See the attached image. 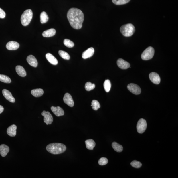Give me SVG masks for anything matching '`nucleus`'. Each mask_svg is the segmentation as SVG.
<instances>
[{"label": "nucleus", "instance_id": "17", "mask_svg": "<svg viewBox=\"0 0 178 178\" xmlns=\"http://www.w3.org/2000/svg\"><path fill=\"white\" fill-rule=\"evenodd\" d=\"M17 126L13 124L8 127L7 130V134L10 137H14L16 135Z\"/></svg>", "mask_w": 178, "mask_h": 178}, {"label": "nucleus", "instance_id": "13", "mask_svg": "<svg viewBox=\"0 0 178 178\" xmlns=\"http://www.w3.org/2000/svg\"><path fill=\"white\" fill-rule=\"evenodd\" d=\"M3 95L5 98L10 102L14 103L15 101V100L13 96L11 93L9 91L6 89H4L2 91Z\"/></svg>", "mask_w": 178, "mask_h": 178}, {"label": "nucleus", "instance_id": "1", "mask_svg": "<svg viewBox=\"0 0 178 178\" xmlns=\"http://www.w3.org/2000/svg\"><path fill=\"white\" fill-rule=\"evenodd\" d=\"M67 17L70 25L73 28L76 29L82 28L84 16L81 10L77 8H71L68 12Z\"/></svg>", "mask_w": 178, "mask_h": 178}, {"label": "nucleus", "instance_id": "31", "mask_svg": "<svg viewBox=\"0 0 178 178\" xmlns=\"http://www.w3.org/2000/svg\"><path fill=\"white\" fill-rule=\"evenodd\" d=\"M130 1V0H112V2L116 5H121L128 3Z\"/></svg>", "mask_w": 178, "mask_h": 178}, {"label": "nucleus", "instance_id": "7", "mask_svg": "<svg viewBox=\"0 0 178 178\" xmlns=\"http://www.w3.org/2000/svg\"><path fill=\"white\" fill-rule=\"evenodd\" d=\"M127 88L129 91L135 95L139 94L141 92V88L136 84L132 83L129 84Z\"/></svg>", "mask_w": 178, "mask_h": 178}, {"label": "nucleus", "instance_id": "21", "mask_svg": "<svg viewBox=\"0 0 178 178\" xmlns=\"http://www.w3.org/2000/svg\"><path fill=\"white\" fill-rule=\"evenodd\" d=\"M16 70L17 73L21 77H25L27 75L25 70L24 68L21 66H17L16 67Z\"/></svg>", "mask_w": 178, "mask_h": 178}, {"label": "nucleus", "instance_id": "10", "mask_svg": "<svg viewBox=\"0 0 178 178\" xmlns=\"http://www.w3.org/2000/svg\"><path fill=\"white\" fill-rule=\"evenodd\" d=\"M149 77L150 80L153 83L156 84H160L161 81L160 77L157 73L155 72L150 73Z\"/></svg>", "mask_w": 178, "mask_h": 178}, {"label": "nucleus", "instance_id": "32", "mask_svg": "<svg viewBox=\"0 0 178 178\" xmlns=\"http://www.w3.org/2000/svg\"><path fill=\"white\" fill-rule=\"evenodd\" d=\"M64 44L66 46L69 48H73L74 46V42L71 40L67 39H66L64 40Z\"/></svg>", "mask_w": 178, "mask_h": 178}, {"label": "nucleus", "instance_id": "25", "mask_svg": "<svg viewBox=\"0 0 178 178\" xmlns=\"http://www.w3.org/2000/svg\"><path fill=\"white\" fill-rule=\"evenodd\" d=\"M112 147L115 151L118 152H120L123 150L122 146L117 143L114 142L112 143Z\"/></svg>", "mask_w": 178, "mask_h": 178}, {"label": "nucleus", "instance_id": "8", "mask_svg": "<svg viewBox=\"0 0 178 178\" xmlns=\"http://www.w3.org/2000/svg\"><path fill=\"white\" fill-rule=\"evenodd\" d=\"M42 115L44 116V122L46 125L51 124L53 121V118L49 112L44 111L41 113Z\"/></svg>", "mask_w": 178, "mask_h": 178}, {"label": "nucleus", "instance_id": "14", "mask_svg": "<svg viewBox=\"0 0 178 178\" xmlns=\"http://www.w3.org/2000/svg\"><path fill=\"white\" fill-rule=\"evenodd\" d=\"M51 110L55 115L57 116H60L64 115V110L60 107H55L52 106L51 107Z\"/></svg>", "mask_w": 178, "mask_h": 178}, {"label": "nucleus", "instance_id": "20", "mask_svg": "<svg viewBox=\"0 0 178 178\" xmlns=\"http://www.w3.org/2000/svg\"><path fill=\"white\" fill-rule=\"evenodd\" d=\"M56 33V30L54 29H50L44 31L42 35L43 37H53Z\"/></svg>", "mask_w": 178, "mask_h": 178}, {"label": "nucleus", "instance_id": "15", "mask_svg": "<svg viewBox=\"0 0 178 178\" xmlns=\"http://www.w3.org/2000/svg\"><path fill=\"white\" fill-rule=\"evenodd\" d=\"M94 53V48L91 47L89 48L82 53V58L84 59L90 58L93 56Z\"/></svg>", "mask_w": 178, "mask_h": 178}, {"label": "nucleus", "instance_id": "4", "mask_svg": "<svg viewBox=\"0 0 178 178\" xmlns=\"http://www.w3.org/2000/svg\"><path fill=\"white\" fill-rule=\"evenodd\" d=\"M33 13L31 9L25 10L21 17V23L23 26H26L28 25L33 18Z\"/></svg>", "mask_w": 178, "mask_h": 178}, {"label": "nucleus", "instance_id": "30", "mask_svg": "<svg viewBox=\"0 0 178 178\" xmlns=\"http://www.w3.org/2000/svg\"><path fill=\"white\" fill-rule=\"evenodd\" d=\"M95 84H92L90 82H86L85 86V88L86 90L87 91H90L94 90L95 88Z\"/></svg>", "mask_w": 178, "mask_h": 178}, {"label": "nucleus", "instance_id": "23", "mask_svg": "<svg viewBox=\"0 0 178 178\" xmlns=\"http://www.w3.org/2000/svg\"><path fill=\"white\" fill-rule=\"evenodd\" d=\"M85 143H86V148L90 150H93L96 145V143L92 139L86 140L85 141Z\"/></svg>", "mask_w": 178, "mask_h": 178}, {"label": "nucleus", "instance_id": "22", "mask_svg": "<svg viewBox=\"0 0 178 178\" xmlns=\"http://www.w3.org/2000/svg\"><path fill=\"white\" fill-rule=\"evenodd\" d=\"M31 94L34 96L39 97L42 96L44 94V91L42 89L38 88L34 89L31 91Z\"/></svg>", "mask_w": 178, "mask_h": 178}, {"label": "nucleus", "instance_id": "29", "mask_svg": "<svg viewBox=\"0 0 178 178\" xmlns=\"http://www.w3.org/2000/svg\"><path fill=\"white\" fill-rule=\"evenodd\" d=\"M92 106L93 110L97 111L100 108V105L98 101L94 100L92 102Z\"/></svg>", "mask_w": 178, "mask_h": 178}, {"label": "nucleus", "instance_id": "26", "mask_svg": "<svg viewBox=\"0 0 178 178\" xmlns=\"http://www.w3.org/2000/svg\"><path fill=\"white\" fill-rule=\"evenodd\" d=\"M0 81L4 83L9 84L11 82V80L8 76L0 74Z\"/></svg>", "mask_w": 178, "mask_h": 178}, {"label": "nucleus", "instance_id": "6", "mask_svg": "<svg viewBox=\"0 0 178 178\" xmlns=\"http://www.w3.org/2000/svg\"><path fill=\"white\" fill-rule=\"evenodd\" d=\"M147 124L146 121L143 118H141L137 122V130L139 134H143L147 128Z\"/></svg>", "mask_w": 178, "mask_h": 178}, {"label": "nucleus", "instance_id": "16", "mask_svg": "<svg viewBox=\"0 0 178 178\" xmlns=\"http://www.w3.org/2000/svg\"><path fill=\"white\" fill-rule=\"evenodd\" d=\"M27 62L31 66L34 67H37L38 65V62L37 59L33 55H29L27 57Z\"/></svg>", "mask_w": 178, "mask_h": 178}, {"label": "nucleus", "instance_id": "18", "mask_svg": "<svg viewBox=\"0 0 178 178\" xmlns=\"http://www.w3.org/2000/svg\"><path fill=\"white\" fill-rule=\"evenodd\" d=\"M9 151V148L7 145L3 144L0 146V154L3 157L7 155Z\"/></svg>", "mask_w": 178, "mask_h": 178}, {"label": "nucleus", "instance_id": "3", "mask_svg": "<svg viewBox=\"0 0 178 178\" xmlns=\"http://www.w3.org/2000/svg\"><path fill=\"white\" fill-rule=\"evenodd\" d=\"M120 32L125 37H129L132 36L135 31V27L133 25L128 24L123 25L120 28Z\"/></svg>", "mask_w": 178, "mask_h": 178}, {"label": "nucleus", "instance_id": "36", "mask_svg": "<svg viewBox=\"0 0 178 178\" xmlns=\"http://www.w3.org/2000/svg\"><path fill=\"white\" fill-rule=\"evenodd\" d=\"M4 108L3 106L0 105V114L3 113L4 111Z\"/></svg>", "mask_w": 178, "mask_h": 178}, {"label": "nucleus", "instance_id": "28", "mask_svg": "<svg viewBox=\"0 0 178 178\" xmlns=\"http://www.w3.org/2000/svg\"><path fill=\"white\" fill-rule=\"evenodd\" d=\"M103 86L106 92H109L111 88V83L110 80H106L104 82Z\"/></svg>", "mask_w": 178, "mask_h": 178}, {"label": "nucleus", "instance_id": "27", "mask_svg": "<svg viewBox=\"0 0 178 178\" xmlns=\"http://www.w3.org/2000/svg\"><path fill=\"white\" fill-rule=\"evenodd\" d=\"M58 54L61 58L65 60H69L70 57L69 55L67 52L64 51L60 50L59 51Z\"/></svg>", "mask_w": 178, "mask_h": 178}, {"label": "nucleus", "instance_id": "5", "mask_svg": "<svg viewBox=\"0 0 178 178\" xmlns=\"http://www.w3.org/2000/svg\"><path fill=\"white\" fill-rule=\"evenodd\" d=\"M154 48L149 46L146 49L142 54L141 58L143 60H150L153 58L154 54Z\"/></svg>", "mask_w": 178, "mask_h": 178}, {"label": "nucleus", "instance_id": "34", "mask_svg": "<svg viewBox=\"0 0 178 178\" xmlns=\"http://www.w3.org/2000/svg\"><path fill=\"white\" fill-rule=\"evenodd\" d=\"M108 161L107 159L105 157L101 158L98 161V164L101 166H104L108 164Z\"/></svg>", "mask_w": 178, "mask_h": 178}, {"label": "nucleus", "instance_id": "2", "mask_svg": "<svg viewBox=\"0 0 178 178\" xmlns=\"http://www.w3.org/2000/svg\"><path fill=\"white\" fill-rule=\"evenodd\" d=\"M46 149L52 154H59L64 152L66 149V147L62 143H54L48 145L46 147Z\"/></svg>", "mask_w": 178, "mask_h": 178}, {"label": "nucleus", "instance_id": "33", "mask_svg": "<svg viewBox=\"0 0 178 178\" xmlns=\"http://www.w3.org/2000/svg\"><path fill=\"white\" fill-rule=\"evenodd\" d=\"M131 165L132 167L136 168H141L142 166L141 163L138 161L134 160L131 163Z\"/></svg>", "mask_w": 178, "mask_h": 178}, {"label": "nucleus", "instance_id": "11", "mask_svg": "<svg viewBox=\"0 0 178 178\" xmlns=\"http://www.w3.org/2000/svg\"><path fill=\"white\" fill-rule=\"evenodd\" d=\"M20 44L17 42L10 41L8 42L6 45V48L9 50H16L19 47Z\"/></svg>", "mask_w": 178, "mask_h": 178}, {"label": "nucleus", "instance_id": "12", "mask_svg": "<svg viewBox=\"0 0 178 178\" xmlns=\"http://www.w3.org/2000/svg\"><path fill=\"white\" fill-rule=\"evenodd\" d=\"M117 64L118 66L122 69H126L130 67V64L128 62L121 58L118 59Z\"/></svg>", "mask_w": 178, "mask_h": 178}, {"label": "nucleus", "instance_id": "19", "mask_svg": "<svg viewBox=\"0 0 178 178\" xmlns=\"http://www.w3.org/2000/svg\"><path fill=\"white\" fill-rule=\"evenodd\" d=\"M46 58L51 64L54 65H56L58 64V61L57 59L50 53H48L46 54Z\"/></svg>", "mask_w": 178, "mask_h": 178}, {"label": "nucleus", "instance_id": "24", "mask_svg": "<svg viewBox=\"0 0 178 178\" xmlns=\"http://www.w3.org/2000/svg\"><path fill=\"white\" fill-rule=\"evenodd\" d=\"M40 22L42 24H44L47 22L49 17L47 14L45 12H42L40 15Z\"/></svg>", "mask_w": 178, "mask_h": 178}, {"label": "nucleus", "instance_id": "35", "mask_svg": "<svg viewBox=\"0 0 178 178\" xmlns=\"http://www.w3.org/2000/svg\"><path fill=\"white\" fill-rule=\"evenodd\" d=\"M6 16L5 13L4 11L0 8V18H5Z\"/></svg>", "mask_w": 178, "mask_h": 178}, {"label": "nucleus", "instance_id": "9", "mask_svg": "<svg viewBox=\"0 0 178 178\" xmlns=\"http://www.w3.org/2000/svg\"><path fill=\"white\" fill-rule=\"evenodd\" d=\"M63 101L67 105L70 107H73L74 106V102L71 95L68 93H66L63 97Z\"/></svg>", "mask_w": 178, "mask_h": 178}]
</instances>
